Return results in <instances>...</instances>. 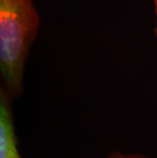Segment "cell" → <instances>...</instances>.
Wrapping results in <instances>:
<instances>
[{
    "instance_id": "cell-1",
    "label": "cell",
    "mask_w": 157,
    "mask_h": 158,
    "mask_svg": "<svg viewBox=\"0 0 157 158\" xmlns=\"http://www.w3.org/2000/svg\"><path fill=\"white\" fill-rule=\"evenodd\" d=\"M38 27L33 0H0V72L11 99L22 94L25 61Z\"/></svg>"
},
{
    "instance_id": "cell-2",
    "label": "cell",
    "mask_w": 157,
    "mask_h": 158,
    "mask_svg": "<svg viewBox=\"0 0 157 158\" xmlns=\"http://www.w3.org/2000/svg\"><path fill=\"white\" fill-rule=\"evenodd\" d=\"M11 98L5 90H0V158H22L18 147Z\"/></svg>"
},
{
    "instance_id": "cell-3",
    "label": "cell",
    "mask_w": 157,
    "mask_h": 158,
    "mask_svg": "<svg viewBox=\"0 0 157 158\" xmlns=\"http://www.w3.org/2000/svg\"><path fill=\"white\" fill-rule=\"evenodd\" d=\"M103 158H150V157L144 155V154H139V153H123V152H118V151H114V152H111Z\"/></svg>"
},
{
    "instance_id": "cell-4",
    "label": "cell",
    "mask_w": 157,
    "mask_h": 158,
    "mask_svg": "<svg viewBox=\"0 0 157 158\" xmlns=\"http://www.w3.org/2000/svg\"><path fill=\"white\" fill-rule=\"evenodd\" d=\"M154 1V5H155V11H156V15H157V0H153Z\"/></svg>"
},
{
    "instance_id": "cell-5",
    "label": "cell",
    "mask_w": 157,
    "mask_h": 158,
    "mask_svg": "<svg viewBox=\"0 0 157 158\" xmlns=\"http://www.w3.org/2000/svg\"><path fill=\"white\" fill-rule=\"evenodd\" d=\"M154 33H155V35L157 37V23H156V26H155V28H154Z\"/></svg>"
}]
</instances>
